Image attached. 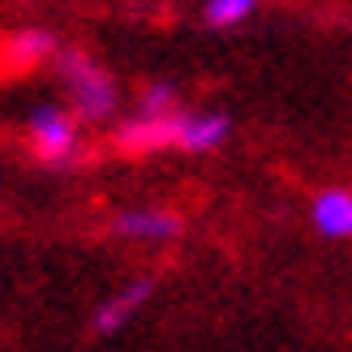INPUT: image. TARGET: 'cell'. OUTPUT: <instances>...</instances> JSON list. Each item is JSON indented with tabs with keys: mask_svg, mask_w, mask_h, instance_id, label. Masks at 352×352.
Returning <instances> with one entry per match:
<instances>
[{
	"mask_svg": "<svg viewBox=\"0 0 352 352\" xmlns=\"http://www.w3.org/2000/svg\"><path fill=\"white\" fill-rule=\"evenodd\" d=\"M314 228L322 236H352V193L348 189H322L314 198Z\"/></svg>",
	"mask_w": 352,
	"mask_h": 352,
	"instance_id": "7",
	"label": "cell"
},
{
	"mask_svg": "<svg viewBox=\"0 0 352 352\" xmlns=\"http://www.w3.org/2000/svg\"><path fill=\"white\" fill-rule=\"evenodd\" d=\"M26 129H30L34 155H39L43 164H52V168H65L78 155V120L69 116L65 108H56V103L34 108L30 120H26Z\"/></svg>",
	"mask_w": 352,
	"mask_h": 352,
	"instance_id": "2",
	"label": "cell"
},
{
	"mask_svg": "<svg viewBox=\"0 0 352 352\" xmlns=\"http://www.w3.org/2000/svg\"><path fill=\"white\" fill-rule=\"evenodd\" d=\"M151 292H155V279H133V284H125L112 301H103L95 309V331H99V336H112L116 327H125L133 314L151 301Z\"/></svg>",
	"mask_w": 352,
	"mask_h": 352,
	"instance_id": "6",
	"label": "cell"
},
{
	"mask_svg": "<svg viewBox=\"0 0 352 352\" xmlns=\"http://www.w3.org/2000/svg\"><path fill=\"white\" fill-rule=\"evenodd\" d=\"M232 133V120L223 112H181V138H176V151L189 155H206L228 142Z\"/></svg>",
	"mask_w": 352,
	"mask_h": 352,
	"instance_id": "4",
	"label": "cell"
},
{
	"mask_svg": "<svg viewBox=\"0 0 352 352\" xmlns=\"http://www.w3.org/2000/svg\"><path fill=\"white\" fill-rule=\"evenodd\" d=\"M56 69H60V82L69 86V99H74V112L82 120H108L116 112V78L103 69L91 52L82 47H56Z\"/></svg>",
	"mask_w": 352,
	"mask_h": 352,
	"instance_id": "1",
	"label": "cell"
},
{
	"mask_svg": "<svg viewBox=\"0 0 352 352\" xmlns=\"http://www.w3.org/2000/svg\"><path fill=\"white\" fill-rule=\"evenodd\" d=\"M176 103H181V91H176L172 82H151V86H142L138 112L142 116H168V112H176Z\"/></svg>",
	"mask_w": 352,
	"mask_h": 352,
	"instance_id": "10",
	"label": "cell"
},
{
	"mask_svg": "<svg viewBox=\"0 0 352 352\" xmlns=\"http://www.w3.org/2000/svg\"><path fill=\"white\" fill-rule=\"evenodd\" d=\"M56 34H52V30H43V26H26V30H17L13 34V39H9V60L13 65H43V60H52V56H56Z\"/></svg>",
	"mask_w": 352,
	"mask_h": 352,
	"instance_id": "8",
	"label": "cell"
},
{
	"mask_svg": "<svg viewBox=\"0 0 352 352\" xmlns=\"http://www.w3.org/2000/svg\"><path fill=\"white\" fill-rule=\"evenodd\" d=\"M112 228L129 241H172L181 236V215L164 206H142V210H120Z\"/></svg>",
	"mask_w": 352,
	"mask_h": 352,
	"instance_id": "5",
	"label": "cell"
},
{
	"mask_svg": "<svg viewBox=\"0 0 352 352\" xmlns=\"http://www.w3.org/2000/svg\"><path fill=\"white\" fill-rule=\"evenodd\" d=\"M258 0H206L202 9V22L210 30H228V26H241L245 17H254Z\"/></svg>",
	"mask_w": 352,
	"mask_h": 352,
	"instance_id": "9",
	"label": "cell"
},
{
	"mask_svg": "<svg viewBox=\"0 0 352 352\" xmlns=\"http://www.w3.org/2000/svg\"><path fill=\"white\" fill-rule=\"evenodd\" d=\"M176 138H181V108L168 112V116H142L138 112L133 120L116 129V146L125 155H151V151H168L176 146Z\"/></svg>",
	"mask_w": 352,
	"mask_h": 352,
	"instance_id": "3",
	"label": "cell"
}]
</instances>
